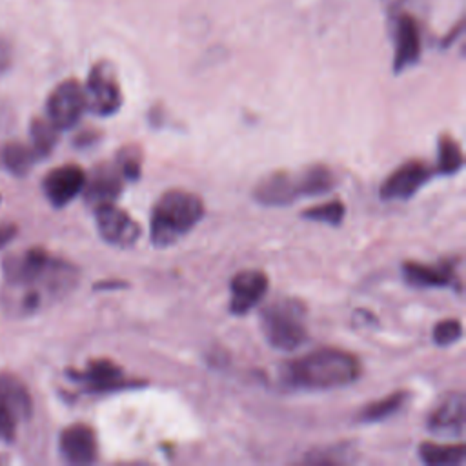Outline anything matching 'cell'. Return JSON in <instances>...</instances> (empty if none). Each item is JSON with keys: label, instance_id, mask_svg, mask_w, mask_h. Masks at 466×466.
<instances>
[{"label": "cell", "instance_id": "6da1fadb", "mask_svg": "<svg viewBox=\"0 0 466 466\" xmlns=\"http://www.w3.org/2000/svg\"><path fill=\"white\" fill-rule=\"evenodd\" d=\"M5 309L18 317L33 315L69 293L78 282L75 264L56 258L44 248L11 253L2 262Z\"/></svg>", "mask_w": 466, "mask_h": 466}, {"label": "cell", "instance_id": "7a4b0ae2", "mask_svg": "<svg viewBox=\"0 0 466 466\" xmlns=\"http://www.w3.org/2000/svg\"><path fill=\"white\" fill-rule=\"evenodd\" d=\"M360 373L357 355L340 348H319L286 362L282 379L291 388L331 390L353 384Z\"/></svg>", "mask_w": 466, "mask_h": 466}, {"label": "cell", "instance_id": "3957f363", "mask_svg": "<svg viewBox=\"0 0 466 466\" xmlns=\"http://www.w3.org/2000/svg\"><path fill=\"white\" fill-rule=\"evenodd\" d=\"M337 184L335 171L326 164H311L297 171H273L253 187V198L262 206H288L302 197L328 193Z\"/></svg>", "mask_w": 466, "mask_h": 466}, {"label": "cell", "instance_id": "277c9868", "mask_svg": "<svg viewBox=\"0 0 466 466\" xmlns=\"http://www.w3.org/2000/svg\"><path fill=\"white\" fill-rule=\"evenodd\" d=\"M204 211V202L197 193L182 187L164 191L151 209V244L157 248L175 244L200 222Z\"/></svg>", "mask_w": 466, "mask_h": 466}, {"label": "cell", "instance_id": "5b68a950", "mask_svg": "<svg viewBox=\"0 0 466 466\" xmlns=\"http://www.w3.org/2000/svg\"><path fill=\"white\" fill-rule=\"evenodd\" d=\"M306 306L293 297H279L260 309V328L268 344L280 351H293L308 340L304 322Z\"/></svg>", "mask_w": 466, "mask_h": 466}, {"label": "cell", "instance_id": "8992f818", "mask_svg": "<svg viewBox=\"0 0 466 466\" xmlns=\"http://www.w3.org/2000/svg\"><path fill=\"white\" fill-rule=\"evenodd\" d=\"M31 411L33 400L25 384L13 373L0 371V439L11 442L18 424L27 420Z\"/></svg>", "mask_w": 466, "mask_h": 466}, {"label": "cell", "instance_id": "52a82bcc", "mask_svg": "<svg viewBox=\"0 0 466 466\" xmlns=\"http://www.w3.org/2000/svg\"><path fill=\"white\" fill-rule=\"evenodd\" d=\"M84 93L86 107L98 116H111L122 106V91L109 62H98L91 67Z\"/></svg>", "mask_w": 466, "mask_h": 466}, {"label": "cell", "instance_id": "ba28073f", "mask_svg": "<svg viewBox=\"0 0 466 466\" xmlns=\"http://www.w3.org/2000/svg\"><path fill=\"white\" fill-rule=\"evenodd\" d=\"M86 93L84 87L75 80L67 78L60 82L47 96L46 113L47 120L58 129H71L78 124L82 113L86 111Z\"/></svg>", "mask_w": 466, "mask_h": 466}, {"label": "cell", "instance_id": "9c48e42d", "mask_svg": "<svg viewBox=\"0 0 466 466\" xmlns=\"http://www.w3.org/2000/svg\"><path fill=\"white\" fill-rule=\"evenodd\" d=\"M95 222L100 237L115 248H131L142 235V226L113 202L95 206Z\"/></svg>", "mask_w": 466, "mask_h": 466}, {"label": "cell", "instance_id": "30bf717a", "mask_svg": "<svg viewBox=\"0 0 466 466\" xmlns=\"http://www.w3.org/2000/svg\"><path fill=\"white\" fill-rule=\"evenodd\" d=\"M71 380L84 384L89 393H107L133 386H144V380H127L122 368L109 359H93L84 370H67Z\"/></svg>", "mask_w": 466, "mask_h": 466}, {"label": "cell", "instance_id": "8fae6325", "mask_svg": "<svg viewBox=\"0 0 466 466\" xmlns=\"http://www.w3.org/2000/svg\"><path fill=\"white\" fill-rule=\"evenodd\" d=\"M433 175V169L419 160L411 158L395 167L380 186L382 200H406L411 198Z\"/></svg>", "mask_w": 466, "mask_h": 466}, {"label": "cell", "instance_id": "7c38bea8", "mask_svg": "<svg viewBox=\"0 0 466 466\" xmlns=\"http://www.w3.org/2000/svg\"><path fill=\"white\" fill-rule=\"evenodd\" d=\"M87 173L78 164H62L46 173L42 191L51 206L64 208L82 193Z\"/></svg>", "mask_w": 466, "mask_h": 466}, {"label": "cell", "instance_id": "4fadbf2b", "mask_svg": "<svg viewBox=\"0 0 466 466\" xmlns=\"http://www.w3.org/2000/svg\"><path fill=\"white\" fill-rule=\"evenodd\" d=\"M459 262L442 260L439 264H422L415 260H404L400 269L404 280L413 288H453L462 289L459 275L455 271Z\"/></svg>", "mask_w": 466, "mask_h": 466}, {"label": "cell", "instance_id": "5bb4252c", "mask_svg": "<svg viewBox=\"0 0 466 466\" xmlns=\"http://www.w3.org/2000/svg\"><path fill=\"white\" fill-rule=\"evenodd\" d=\"M269 288L268 275L260 269H240L229 280V311L244 315L255 308Z\"/></svg>", "mask_w": 466, "mask_h": 466}, {"label": "cell", "instance_id": "9a60e30c", "mask_svg": "<svg viewBox=\"0 0 466 466\" xmlns=\"http://www.w3.org/2000/svg\"><path fill=\"white\" fill-rule=\"evenodd\" d=\"M58 450L71 464H91L98 459L96 433L86 422H73L60 431Z\"/></svg>", "mask_w": 466, "mask_h": 466}, {"label": "cell", "instance_id": "2e32d148", "mask_svg": "<svg viewBox=\"0 0 466 466\" xmlns=\"http://www.w3.org/2000/svg\"><path fill=\"white\" fill-rule=\"evenodd\" d=\"M393 71L400 73L420 60V27L410 13H399L393 20Z\"/></svg>", "mask_w": 466, "mask_h": 466}, {"label": "cell", "instance_id": "e0dca14e", "mask_svg": "<svg viewBox=\"0 0 466 466\" xmlns=\"http://www.w3.org/2000/svg\"><path fill=\"white\" fill-rule=\"evenodd\" d=\"M466 400L464 393H446L428 417V430L439 437H459L464 430Z\"/></svg>", "mask_w": 466, "mask_h": 466}, {"label": "cell", "instance_id": "ac0fdd59", "mask_svg": "<svg viewBox=\"0 0 466 466\" xmlns=\"http://www.w3.org/2000/svg\"><path fill=\"white\" fill-rule=\"evenodd\" d=\"M124 175L115 162L98 164L87 177L84 184V198L89 206H98L113 202L124 187Z\"/></svg>", "mask_w": 466, "mask_h": 466}, {"label": "cell", "instance_id": "d6986e66", "mask_svg": "<svg viewBox=\"0 0 466 466\" xmlns=\"http://www.w3.org/2000/svg\"><path fill=\"white\" fill-rule=\"evenodd\" d=\"M419 459L430 466H455L461 464L466 457L464 442L441 444L433 441H424L417 448Z\"/></svg>", "mask_w": 466, "mask_h": 466}, {"label": "cell", "instance_id": "ffe728a7", "mask_svg": "<svg viewBox=\"0 0 466 466\" xmlns=\"http://www.w3.org/2000/svg\"><path fill=\"white\" fill-rule=\"evenodd\" d=\"M36 160L38 155L35 153L33 146H25L22 142H7L0 149L2 167L15 177H25Z\"/></svg>", "mask_w": 466, "mask_h": 466}, {"label": "cell", "instance_id": "44dd1931", "mask_svg": "<svg viewBox=\"0 0 466 466\" xmlns=\"http://www.w3.org/2000/svg\"><path fill=\"white\" fill-rule=\"evenodd\" d=\"M408 399H410V391H406V390L391 391L390 395L362 406V410L357 413V420L359 422H379V420H384V419L391 417L393 413H397L406 404Z\"/></svg>", "mask_w": 466, "mask_h": 466}, {"label": "cell", "instance_id": "7402d4cb", "mask_svg": "<svg viewBox=\"0 0 466 466\" xmlns=\"http://www.w3.org/2000/svg\"><path fill=\"white\" fill-rule=\"evenodd\" d=\"M464 166L461 144L448 133H442L437 142V171L441 175H455Z\"/></svg>", "mask_w": 466, "mask_h": 466}, {"label": "cell", "instance_id": "603a6c76", "mask_svg": "<svg viewBox=\"0 0 466 466\" xmlns=\"http://www.w3.org/2000/svg\"><path fill=\"white\" fill-rule=\"evenodd\" d=\"M29 135H31V146H33L35 153L38 155V158L47 157L55 149V144L58 140V129L47 118L46 120L33 118Z\"/></svg>", "mask_w": 466, "mask_h": 466}, {"label": "cell", "instance_id": "cb8c5ba5", "mask_svg": "<svg viewBox=\"0 0 466 466\" xmlns=\"http://www.w3.org/2000/svg\"><path fill=\"white\" fill-rule=\"evenodd\" d=\"M344 215H346V206L340 198H333V200H328L324 204L311 206V208H308L300 213V217L306 218V220L326 222L329 226H339L342 222Z\"/></svg>", "mask_w": 466, "mask_h": 466}, {"label": "cell", "instance_id": "d4e9b609", "mask_svg": "<svg viewBox=\"0 0 466 466\" xmlns=\"http://www.w3.org/2000/svg\"><path fill=\"white\" fill-rule=\"evenodd\" d=\"M142 149L137 144H126L124 147L118 149L115 157V164L122 171L124 178L127 180H137L142 173Z\"/></svg>", "mask_w": 466, "mask_h": 466}, {"label": "cell", "instance_id": "484cf974", "mask_svg": "<svg viewBox=\"0 0 466 466\" xmlns=\"http://www.w3.org/2000/svg\"><path fill=\"white\" fill-rule=\"evenodd\" d=\"M431 339L437 346L446 348L462 339V322L459 319H442L431 329Z\"/></svg>", "mask_w": 466, "mask_h": 466}, {"label": "cell", "instance_id": "4316f807", "mask_svg": "<svg viewBox=\"0 0 466 466\" xmlns=\"http://www.w3.org/2000/svg\"><path fill=\"white\" fill-rule=\"evenodd\" d=\"M13 64V47L11 44L0 36V75L5 73Z\"/></svg>", "mask_w": 466, "mask_h": 466}, {"label": "cell", "instance_id": "83f0119b", "mask_svg": "<svg viewBox=\"0 0 466 466\" xmlns=\"http://www.w3.org/2000/svg\"><path fill=\"white\" fill-rule=\"evenodd\" d=\"M18 233V228L11 222L7 224H0V249H4Z\"/></svg>", "mask_w": 466, "mask_h": 466}, {"label": "cell", "instance_id": "f1b7e54d", "mask_svg": "<svg viewBox=\"0 0 466 466\" xmlns=\"http://www.w3.org/2000/svg\"><path fill=\"white\" fill-rule=\"evenodd\" d=\"M120 286H127V282H124V280H109V282H98V284H95V289H106V288H120Z\"/></svg>", "mask_w": 466, "mask_h": 466}]
</instances>
